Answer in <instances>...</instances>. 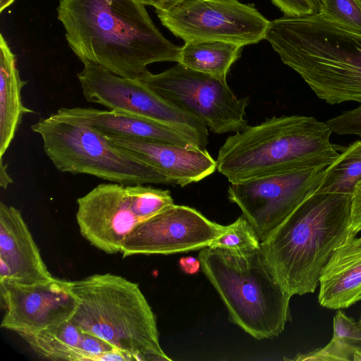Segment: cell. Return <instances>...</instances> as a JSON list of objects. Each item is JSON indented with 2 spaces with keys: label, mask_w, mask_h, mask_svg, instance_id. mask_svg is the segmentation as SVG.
I'll return each instance as SVG.
<instances>
[{
  "label": "cell",
  "mask_w": 361,
  "mask_h": 361,
  "mask_svg": "<svg viewBox=\"0 0 361 361\" xmlns=\"http://www.w3.org/2000/svg\"><path fill=\"white\" fill-rule=\"evenodd\" d=\"M56 11L83 64L137 78L151 63H178L181 47L164 37L139 0H59Z\"/></svg>",
  "instance_id": "obj_1"
},
{
  "label": "cell",
  "mask_w": 361,
  "mask_h": 361,
  "mask_svg": "<svg viewBox=\"0 0 361 361\" xmlns=\"http://www.w3.org/2000/svg\"><path fill=\"white\" fill-rule=\"evenodd\" d=\"M265 39L329 104H361V33L319 13L270 21Z\"/></svg>",
  "instance_id": "obj_2"
},
{
  "label": "cell",
  "mask_w": 361,
  "mask_h": 361,
  "mask_svg": "<svg viewBox=\"0 0 361 361\" xmlns=\"http://www.w3.org/2000/svg\"><path fill=\"white\" fill-rule=\"evenodd\" d=\"M350 205V195L314 192L261 242L267 267L290 298L314 293L334 251L355 237Z\"/></svg>",
  "instance_id": "obj_3"
},
{
  "label": "cell",
  "mask_w": 361,
  "mask_h": 361,
  "mask_svg": "<svg viewBox=\"0 0 361 361\" xmlns=\"http://www.w3.org/2000/svg\"><path fill=\"white\" fill-rule=\"evenodd\" d=\"M332 130L313 116L267 118L230 135L220 147L217 171L231 183L331 164L345 147L330 141Z\"/></svg>",
  "instance_id": "obj_4"
},
{
  "label": "cell",
  "mask_w": 361,
  "mask_h": 361,
  "mask_svg": "<svg viewBox=\"0 0 361 361\" xmlns=\"http://www.w3.org/2000/svg\"><path fill=\"white\" fill-rule=\"evenodd\" d=\"M78 299L71 321L137 361H171L159 341L157 317L137 283L111 273L71 281Z\"/></svg>",
  "instance_id": "obj_5"
},
{
  "label": "cell",
  "mask_w": 361,
  "mask_h": 361,
  "mask_svg": "<svg viewBox=\"0 0 361 361\" xmlns=\"http://www.w3.org/2000/svg\"><path fill=\"white\" fill-rule=\"evenodd\" d=\"M198 259L231 322L257 340L283 332L290 319V297L271 274L260 248L232 253L206 247Z\"/></svg>",
  "instance_id": "obj_6"
},
{
  "label": "cell",
  "mask_w": 361,
  "mask_h": 361,
  "mask_svg": "<svg viewBox=\"0 0 361 361\" xmlns=\"http://www.w3.org/2000/svg\"><path fill=\"white\" fill-rule=\"evenodd\" d=\"M31 129L40 135L44 152L61 172L90 175L123 185H172L157 169L80 121L54 113Z\"/></svg>",
  "instance_id": "obj_7"
},
{
  "label": "cell",
  "mask_w": 361,
  "mask_h": 361,
  "mask_svg": "<svg viewBox=\"0 0 361 361\" xmlns=\"http://www.w3.org/2000/svg\"><path fill=\"white\" fill-rule=\"evenodd\" d=\"M140 81L169 102L203 121L214 133L238 132L247 126L248 97L238 98L226 82L180 63L159 73L148 70Z\"/></svg>",
  "instance_id": "obj_8"
},
{
  "label": "cell",
  "mask_w": 361,
  "mask_h": 361,
  "mask_svg": "<svg viewBox=\"0 0 361 361\" xmlns=\"http://www.w3.org/2000/svg\"><path fill=\"white\" fill-rule=\"evenodd\" d=\"M155 11L162 25L185 42L255 44L265 39L270 23L253 5L238 0H180L166 9Z\"/></svg>",
  "instance_id": "obj_9"
},
{
  "label": "cell",
  "mask_w": 361,
  "mask_h": 361,
  "mask_svg": "<svg viewBox=\"0 0 361 361\" xmlns=\"http://www.w3.org/2000/svg\"><path fill=\"white\" fill-rule=\"evenodd\" d=\"M77 77L88 102L174 126L205 149L209 136L206 124L169 102L138 78L116 75L93 63H84Z\"/></svg>",
  "instance_id": "obj_10"
},
{
  "label": "cell",
  "mask_w": 361,
  "mask_h": 361,
  "mask_svg": "<svg viewBox=\"0 0 361 361\" xmlns=\"http://www.w3.org/2000/svg\"><path fill=\"white\" fill-rule=\"evenodd\" d=\"M326 168L307 169L231 183L228 198L240 209L262 242L315 192Z\"/></svg>",
  "instance_id": "obj_11"
},
{
  "label": "cell",
  "mask_w": 361,
  "mask_h": 361,
  "mask_svg": "<svg viewBox=\"0 0 361 361\" xmlns=\"http://www.w3.org/2000/svg\"><path fill=\"white\" fill-rule=\"evenodd\" d=\"M226 227L192 207L173 204L140 222L124 240L121 252L126 257L202 250L221 236Z\"/></svg>",
  "instance_id": "obj_12"
},
{
  "label": "cell",
  "mask_w": 361,
  "mask_h": 361,
  "mask_svg": "<svg viewBox=\"0 0 361 361\" xmlns=\"http://www.w3.org/2000/svg\"><path fill=\"white\" fill-rule=\"evenodd\" d=\"M0 295L4 310L1 327L19 336L68 322L78 306L71 281L56 278L32 285L0 281Z\"/></svg>",
  "instance_id": "obj_13"
},
{
  "label": "cell",
  "mask_w": 361,
  "mask_h": 361,
  "mask_svg": "<svg viewBox=\"0 0 361 361\" xmlns=\"http://www.w3.org/2000/svg\"><path fill=\"white\" fill-rule=\"evenodd\" d=\"M76 202L81 235L107 254L121 252L126 238L141 222L132 209L128 185L99 184Z\"/></svg>",
  "instance_id": "obj_14"
},
{
  "label": "cell",
  "mask_w": 361,
  "mask_h": 361,
  "mask_svg": "<svg viewBox=\"0 0 361 361\" xmlns=\"http://www.w3.org/2000/svg\"><path fill=\"white\" fill-rule=\"evenodd\" d=\"M114 144L153 166L172 185L183 187L212 174L216 161L206 150L121 135H105Z\"/></svg>",
  "instance_id": "obj_15"
},
{
  "label": "cell",
  "mask_w": 361,
  "mask_h": 361,
  "mask_svg": "<svg viewBox=\"0 0 361 361\" xmlns=\"http://www.w3.org/2000/svg\"><path fill=\"white\" fill-rule=\"evenodd\" d=\"M39 248L16 207L0 203V281L22 285L53 279Z\"/></svg>",
  "instance_id": "obj_16"
},
{
  "label": "cell",
  "mask_w": 361,
  "mask_h": 361,
  "mask_svg": "<svg viewBox=\"0 0 361 361\" xmlns=\"http://www.w3.org/2000/svg\"><path fill=\"white\" fill-rule=\"evenodd\" d=\"M55 113L89 124L104 135H126L202 148L196 140L174 126L127 113L92 107H63Z\"/></svg>",
  "instance_id": "obj_17"
},
{
  "label": "cell",
  "mask_w": 361,
  "mask_h": 361,
  "mask_svg": "<svg viewBox=\"0 0 361 361\" xmlns=\"http://www.w3.org/2000/svg\"><path fill=\"white\" fill-rule=\"evenodd\" d=\"M319 304L333 310L361 300V237H354L334 251L319 277Z\"/></svg>",
  "instance_id": "obj_18"
},
{
  "label": "cell",
  "mask_w": 361,
  "mask_h": 361,
  "mask_svg": "<svg viewBox=\"0 0 361 361\" xmlns=\"http://www.w3.org/2000/svg\"><path fill=\"white\" fill-rule=\"evenodd\" d=\"M27 80L21 79L16 57L0 35V158L11 145L23 115L35 113L24 106L21 90Z\"/></svg>",
  "instance_id": "obj_19"
},
{
  "label": "cell",
  "mask_w": 361,
  "mask_h": 361,
  "mask_svg": "<svg viewBox=\"0 0 361 361\" xmlns=\"http://www.w3.org/2000/svg\"><path fill=\"white\" fill-rule=\"evenodd\" d=\"M242 46L216 40H196L181 47L178 63L196 71L226 78L231 66L240 57Z\"/></svg>",
  "instance_id": "obj_20"
},
{
  "label": "cell",
  "mask_w": 361,
  "mask_h": 361,
  "mask_svg": "<svg viewBox=\"0 0 361 361\" xmlns=\"http://www.w3.org/2000/svg\"><path fill=\"white\" fill-rule=\"evenodd\" d=\"M82 332L71 320L40 331L20 336L40 358L80 361L78 346Z\"/></svg>",
  "instance_id": "obj_21"
},
{
  "label": "cell",
  "mask_w": 361,
  "mask_h": 361,
  "mask_svg": "<svg viewBox=\"0 0 361 361\" xmlns=\"http://www.w3.org/2000/svg\"><path fill=\"white\" fill-rule=\"evenodd\" d=\"M361 183V140L345 147L325 169L315 193H336L352 195Z\"/></svg>",
  "instance_id": "obj_22"
},
{
  "label": "cell",
  "mask_w": 361,
  "mask_h": 361,
  "mask_svg": "<svg viewBox=\"0 0 361 361\" xmlns=\"http://www.w3.org/2000/svg\"><path fill=\"white\" fill-rule=\"evenodd\" d=\"M260 240L250 223L243 216L227 225L224 233L209 247L232 253H245L260 248Z\"/></svg>",
  "instance_id": "obj_23"
},
{
  "label": "cell",
  "mask_w": 361,
  "mask_h": 361,
  "mask_svg": "<svg viewBox=\"0 0 361 361\" xmlns=\"http://www.w3.org/2000/svg\"><path fill=\"white\" fill-rule=\"evenodd\" d=\"M128 188L132 209L141 221L174 204L169 190L142 185H128Z\"/></svg>",
  "instance_id": "obj_24"
},
{
  "label": "cell",
  "mask_w": 361,
  "mask_h": 361,
  "mask_svg": "<svg viewBox=\"0 0 361 361\" xmlns=\"http://www.w3.org/2000/svg\"><path fill=\"white\" fill-rule=\"evenodd\" d=\"M319 13L361 33V0H324Z\"/></svg>",
  "instance_id": "obj_25"
},
{
  "label": "cell",
  "mask_w": 361,
  "mask_h": 361,
  "mask_svg": "<svg viewBox=\"0 0 361 361\" xmlns=\"http://www.w3.org/2000/svg\"><path fill=\"white\" fill-rule=\"evenodd\" d=\"M354 347L348 339L332 336L324 347L298 354L294 358L287 359L295 361H335L353 360Z\"/></svg>",
  "instance_id": "obj_26"
},
{
  "label": "cell",
  "mask_w": 361,
  "mask_h": 361,
  "mask_svg": "<svg viewBox=\"0 0 361 361\" xmlns=\"http://www.w3.org/2000/svg\"><path fill=\"white\" fill-rule=\"evenodd\" d=\"M326 123L336 134L355 135L361 138V104L355 109L343 111Z\"/></svg>",
  "instance_id": "obj_27"
},
{
  "label": "cell",
  "mask_w": 361,
  "mask_h": 361,
  "mask_svg": "<svg viewBox=\"0 0 361 361\" xmlns=\"http://www.w3.org/2000/svg\"><path fill=\"white\" fill-rule=\"evenodd\" d=\"M78 349L80 361H99L106 353L117 350L104 340L82 332Z\"/></svg>",
  "instance_id": "obj_28"
},
{
  "label": "cell",
  "mask_w": 361,
  "mask_h": 361,
  "mask_svg": "<svg viewBox=\"0 0 361 361\" xmlns=\"http://www.w3.org/2000/svg\"><path fill=\"white\" fill-rule=\"evenodd\" d=\"M357 322L348 317L343 311L338 310L334 317L333 336L348 339L352 342L357 337Z\"/></svg>",
  "instance_id": "obj_29"
},
{
  "label": "cell",
  "mask_w": 361,
  "mask_h": 361,
  "mask_svg": "<svg viewBox=\"0 0 361 361\" xmlns=\"http://www.w3.org/2000/svg\"><path fill=\"white\" fill-rule=\"evenodd\" d=\"M284 16H301L314 14L309 0H271Z\"/></svg>",
  "instance_id": "obj_30"
},
{
  "label": "cell",
  "mask_w": 361,
  "mask_h": 361,
  "mask_svg": "<svg viewBox=\"0 0 361 361\" xmlns=\"http://www.w3.org/2000/svg\"><path fill=\"white\" fill-rule=\"evenodd\" d=\"M348 228L356 236L361 231V183H358L351 195Z\"/></svg>",
  "instance_id": "obj_31"
},
{
  "label": "cell",
  "mask_w": 361,
  "mask_h": 361,
  "mask_svg": "<svg viewBox=\"0 0 361 361\" xmlns=\"http://www.w3.org/2000/svg\"><path fill=\"white\" fill-rule=\"evenodd\" d=\"M180 264L181 269L188 274L197 272L200 267L199 259L191 257L181 258L180 260Z\"/></svg>",
  "instance_id": "obj_32"
},
{
  "label": "cell",
  "mask_w": 361,
  "mask_h": 361,
  "mask_svg": "<svg viewBox=\"0 0 361 361\" xmlns=\"http://www.w3.org/2000/svg\"><path fill=\"white\" fill-rule=\"evenodd\" d=\"M8 164H4L3 157L0 158V186L6 190L8 185L13 183V179L8 173Z\"/></svg>",
  "instance_id": "obj_33"
},
{
  "label": "cell",
  "mask_w": 361,
  "mask_h": 361,
  "mask_svg": "<svg viewBox=\"0 0 361 361\" xmlns=\"http://www.w3.org/2000/svg\"><path fill=\"white\" fill-rule=\"evenodd\" d=\"M143 4L151 6L155 8V10L166 9L180 0H139Z\"/></svg>",
  "instance_id": "obj_34"
},
{
  "label": "cell",
  "mask_w": 361,
  "mask_h": 361,
  "mask_svg": "<svg viewBox=\"0 0 361 361\" xmlns=\"http://www.w3.org/2000/svg\"><path fill=\"white\" fill-rule=\"evenodd\" d=\"M358 335L357 337L352 342V345L355 348L353 354L354 361H361V322H357Z\"/></svg>",
  "instance_id": "obj_35"
},
{
  "label": "cell",
  "mask_w": 361,
  "mask_h": 361,
  "mask_svg": "<svg viewBox=\"0 0 361 361\" xmlns=\"http://www.w3.org/2000/svg\"><path fill=\"white\" fill-rule=\"evenodd\" d=\"M311 5L312 6L314 13H319L324 2V0H309Z\"/></svg>",
  "instance_id": "obj_36"
},
{
  "label": "cell",
  "mask_w": 361,
  "mask_h": 361,
  "mask_svg": "<svg viewBox=\"0 0 361 361\" xmlns=\"http://www.w3.org/2000/svg\"><path fill=\"white\" fill-rule=\"evenodd\" d=\"M15 0H0V12H3L4 9L10 6Z\"/></svg>",
  "instance_id": "obj_37"
}]
</instances>
